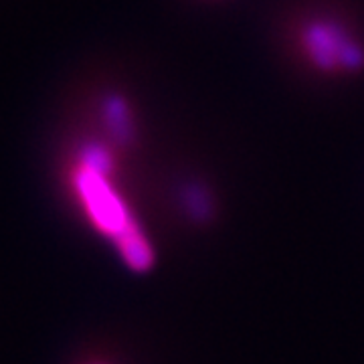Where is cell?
Instances as JSON below:
<instances>
[{
	"instance_id": "6da1fadb",
	"label": "cell",
	"mask_w": 364,
	"mask_h": 364,
	"mask_svg": "<svg viewBox=\"0 0 364 364\" xmlns=\"http://www.w3.org/2000/svg\"><path fill=\"white\" fill-rule=\"evenodd\" d=\"M304 47L320 69H358L364 65V51L338 25L312 23L304 31Z\"/></svg>"
},
{
	"instance_id": "7a4b0ae2",
	"label": "cell",
	"mask_w": 364,
	"mask_h": 364,
	"mask_svg": "<svg viewBox=\"0 0 364 364\" xmlns=\"http://www.w3.org/2000/svg\"><path fill=\"white\" fill-rule=\"evenodd\" d=\"M104 112L105 117H107V124H109V128H112V132H114V136H116L117 140L119 142L130 140L132 124L130 116H128V107L124 104V100L116 97V95L107 97L104 104Z\"/></svg>"
}]
</instances>
